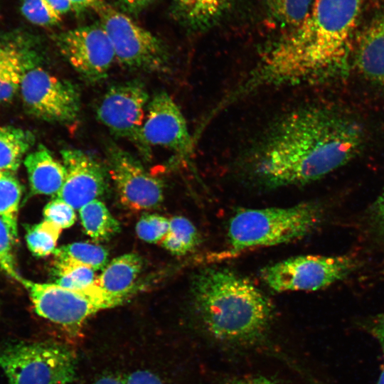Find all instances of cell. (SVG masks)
Segmentation results:
<instances>
[{"label":"cell","mask_w":384,"mask_h":384,"mask_svg":"<svg viewBox=\"0 0 384 384\" xmlns=\"http://www.w3.org/2000/svg\"><path fill=\"white\" fill-rule=\"evenodd\" d=\"M374 213L376 219L384 225V191L374 205Z\"/></svg>","instance_id":"cell-39"},{"label":"cell","mask_w":384,"mask_h":384,"mask_svg":"<svg viewBox=\"0 0 384 384\" xmlns=\"http://www.w3.org/2000/svg\"><path fill=\"white\" fill-rule=\"evenodd\" d=\"M55 42L65 60L85 81L96 83L107 78L115 55L100 23L60 33Z\"/></svg>","instance_id":"cell-12"},{"label":"cell","mask_w":384,"mask_h":384,"mask_svg":"<svg viewBox=\"0 0 384 384\" xmlns=\"http://www.w3.org/2000/svg\"><path fill=\"white\" fill-rule=\"evenodd\" d=\"M37 60V54L23 41H0V104L12 99Z\"/></svg>","instance_id":"cell-15"},{"label":"cell","mask_w":384,"mask_h":384,"mask_svg":"<svg viewBox=\"0 0 384 384\" xmlns=\"http://www.w3.org/2000/svg\"><path fill=\"white\" fill-rule=\"evenodd\" d=\"M22 189L13 173L0 171V217L18 238L17 220Z\"/></svg>","instance_id":"cell-24"},{"label":"cell","mask_w":384,"mask_h":384,"mask_svg":"<svg viewBox=\"0 0 384 384\" xmlns=\"http://www.w3.org/2000/svg\"><path fill=\"white\" fill-rule=\"evenodd\" d=\"M73 9L76 12H81L87 9L95 10L103 3V0H70Z\"/></svg>","instance_id":"cell-34"},{"label":"cell","mask_w":384,"mask_h":384,"mask_svg":"<svg viewBox=\"0 0 384 384\" xmlns=\"http://www.w3.org/2000/svg\"><path fill=\"white\" fill-rule=\"evenodd\" d=\"M79 214L85 232L95 240H109L120 230L118 221L98 199L81 207Z\"/></svg>","instance_id":"cell-21"},{"label":"cell","mask_w":384,"mask_h":384,"mask_svg":"<svg viewBox=\"0 0 384 384\" xmlns=\"http://www.w3.org/2000/svg\"><path fill=\"white\" fill-rule=\"evenodd\" d=\"M233 0H174V14L185 26L202 30L213 25Z\"/></svg>","instance_id":"cell-19"},{"label":"cell","mask_w":384,"mask_h":384,"mask_svg":"<svg viewBox=\"0 0 384 384\" xmlns=\"http://www.w3.org/2000/svg\"><path fill=\"white\" fill-rule=\"evenodd\" d=\"M23 163L33 194H58L65 181V167L44 145L39 144L26 156Z\"/></svg>","instance_id":"cell-17"},{"label":"cell","mask_w":384,"mask_h":384,"mask_svg":"<svg viewBox=\"0 0 384 384\" xmlns=\"http://www.w3.org/2000/svg\"><path fill=\"white\" fill-rule=\"evenodd\" d=\"M199 242L200 237L196 227L182 216H175L169 220V231L161 240L163 247L176 255L190 252Z\"/></svg>","instance_id":"cell-22"},{"label":"cell","mask_w":384,"mask_h":384,"mask_svg":"<svg viewBox=\"0 0 384 384\" xmlns=\"http://www.w3.org/2000/svg\"><path fill=\"white\" fill-rule=\"evenodd\" d=\"M193 295L203 326L220 341H254L272 320L268 298L247 278L226 268L200 271L193 279Z\"/></svg>","instance_id":"cell-3"},{"label":"cell","mask_w":384,"mask_h":384,"mask_svg":"<svg viewBox=\"0 0 384 384\" xmlns=\"http://www.w3.org/2000/svg\"><path fill=\"white\" fill-rule=\"evenodd\" d=\"M375 384H384V368L381 371Z\"/></svg>","instance_id":"cell-40"},{"label":"cell","mask_w":384,"mask_h":384,"mask_svg":"<svg viewBox=\"0 0 384 384\" xmlns=\"http://www.w3.org/2000/svg\"><path fill=\"white\" fill-rule=\"evenodd\" d=\"M371 332L378 339L384 356V314L378 316L373 322Z\"/></svg>","instance_id":"cell-33"},{"label":"cell","mask_w":384,"mask_h":384,"mask_svg":"<svg viewBox=\"0 0 384 384\" xmlns=\"http://www.w3.org/2000/svg\"><path fill=\"white\" fill-rule=\"evenodd\" d=\"M142 265V258L136 253L120 255L107 263L95 284L111 294H130Z\"/></svg>","instance_id":"cell-18"},{"label":"cell","mask_w":384,"mask_h":384,"mask_svg":"<svg viewBox=\"0 0 384 384\" xmlns=\"http://www.w3.org/2000/svg\"><path fill=\"white\" fill-rule=\"evenodd\" d=\"M362 0H314L305 19L265 51L229 100L260 88L314 82L342 74L348 65Z\"/></svg>","instance_id":"cell-2"},{"label":"cell","mask_w":384,"mask_h":384,"mask_svg":"<svg viewBox=\"0 0 384 384\" xmlns=\"http://www.w3.org/2000/svg\"><path fill=\"white\" fill-rule=\"evenodd\" d=\"M143 137L150 146H160L188 156L193 139L178 106L165 91L155 93L147 105Z\"/></svg>","instance_id":"cell-13"},{"label":"cell","mask_w":384,"mask_h":384,"mask_svg":"<svg viewBox=\"0 0 384 384\" xmlns=\"http://www.w3.org/2000/svg\"><path fill=\"white\" fill-rule=\"evenodd\" d=\"M36 313L76 335L83 323L97 312L122 304L130 294H114L95 282L82 289H69L55 283H38L22 278Z\"/></svg>","instance_id":"cell-5"},{"label":"cell","mask_w":384,"mask_h":384,"mask_svg":"<svg viewBox=\"0 0 384 384\" xmlns=\"http://www.w3.org/2000/svg\"><path fill=\"white\" fill-rule=\"evenodd\" d=\"M48 5L60 16L73 10L70 0H46Z\"/></svg>","instance_id":"cell-35"},{"label":"cell","mask_w":384,"mask_h":384,"mask_svg":"<svg viewBox=\"0 0 384 384\" xmlns=\"http://www.w3.org/2000/svg\"><path fill=\"white\" fill-rule=\"evenodd\" d=\"M107 172L120 201L130 209L148 210L164 198L161 180L149 174L132 154L112 142L106 144Z\"/></svg>","instance_id":"cell-11"},{"label":"cell","mask_w":384,"mask_h":384,"mask_svg":"<svg viewBox=\"0 0 384 384\" xmlns=\"http://www.w3.org/2000/svg\"><path fill=\"white\" fill-rule=\"evenodd\" d=\"M321 219L315 203L288 208L246 209L230 220L228 235L234 251L286 243L304 237Z\"/></svg>","instance_id":"cell-4"},{"label":"cell","mask_w":384,"mask_h":384,"mask_svg":"<svg viewBox=\"0 0 384 384\" xmlns=\"http://www.w3.org/2000/svg\"><path fill=\"white\" fill-rule=\"evenodd\" d=\"M77 356L67 346L50 341H19L0 350V368L9 384H70Z\"/></svg>","instance_id":"cell-6"},{"label":"cell","mask_w":384,"mask_h":384,"mask_svg":"<svg viewBox=\"0 0 384 384\" xmlns=\"http://www.w3.org/2000/svg\"><path fill=\"white\" fill-rule=\"evenodd\" d=\"M21 11L31 23L41 26H53L61 21L46 0H22Z\"/></svg>","instance_id":"cell-29"},{"label":"cell","mask_w":384,"mask_h":384,"mask_svg":"<svg viewBox=\"0 0 384 384\" xmlns=\"http://www.w3.org/2000/svg\"><path fill=\"white\" fill-rule=\"evenodd\" d=\"M16 241L11 229L0 217V269L11 278L21 282L23 277L18 272L14 252Z\"/></svg>","instance_id":"cell-28"},{"label":"cell","mask_w":384,"mask_h":384,"mask_svg":"<svg viewBox=\"0 0 384 384\" xmlns=\"http://www.w3.org/2000/svg\"><path fill=\"white\" fill-rule=\"evenodd\" d=\"M19 89L26 110L37 118L68 124L79 116L81 101L77 86L42 68L28 69Z\"/></svg>","instance_id":"cell-10"},{"label":"cell","mask_w":384,"mask_h":384,"mask_svg":"<svg viewBox=\"0 0 384 384\" xmlns=\"http://www.w3.org/2000/svg\"><path fill=\"white\" fill-rule=\"evenodd\" d=\"M93 269L71 261L57 260L54 265L55 284L69 289H82L95 282Z\"/></svg>","instance_id":"cell-27"},{"label":"cell","mask_w":384,"mask_h":384,"mask_svg":"<svg viewBox=\"0 0 384 384\" xmlns=\"http://www.w3.org/2000/svg\"><path fill=\"white\" fill-rule=\"evenodd\" d=\"M355 61L367 80L384 87V11L375 16L361 33Z\"/></svg>","instance_id":"cell-16"},{"label":"cell","mask_w":384,"mask_h":384,"mask_svg":"<svg viewBox=\"0 0 384 384\" xmlns=\"http://www.w3.org/2000/svg\"><path fill=\"white\" fill-rule=\"evenodd\" d=\"M169 228V220L156 215L147 214L140 218L136 225L138 237L147 242H158L166 236Z\"/></svg>","instance_id":"cell-30"},{"label":"cell","mask_w":384,"mask_h":384,"mask_svg":"<svg viewBox=\"0 0 384 384\" xmlns=\"http://www.w3.org/2000/svg\"><path fill=\"white\" fill-rule=\"evenodd\" d=\"M34 141L33 134L28 130L0 126V171L14 174Z\"/></svg>","instance_id":"cell-20"},{"label":"cell","mask_w":384,"mask_h":384,"mask_svg":"<svg viewBox=\"0 0 384 384\" xmlns=\"http://www.w3.org/2000/svg\"><path fill=\"white\" fill-rule=\"evenodd\" d=\"M270 16L287 30L301 23L309 14L314 0H265Z\"/></svg>","instance_id":"cell-25"},{"label":"cell","mask_w":384,"mask_h":384,"mask_svg":"<svg viewBox=\"0 0 384 384\" xmlns=\"http://www.w3.org/2000/svg\"><path fill=\"white\" fill-rule=\"evenodd\" d=\"M229 384H275L270 379L264 376L256 375L238 378L232 380Z\"/></svg>","instance_id":"cell-36"},{"label":"cell","mask_w":384,"mask_h":384,"mask_svg":"<svg viewBox=\"0 0 384 384\" xmlns=\"http://www.w3.org/2000/svg\"><path fill=\"white\" fill-rule=\"evenodd\" d=\"M62 229L43 220L27 229L26 240L30 251L37 257H46L55 252Z\"/></svg>","instance_id":"cell-26"},{"label":"cell","mask_w":384,"mask_h":384,"mask_svg":"<svg viewBox=\"0 0 384 384\" xmlns=\"http://www.w3.org/2000/svg\"><path fill=\"white\" fill-rule=\"evenodd\" d=\"M149 102L143 82L132 80L110 86L96 110L98 120L114 136L129 141L147 161L151 148L143 137V126Z\"/></svg>","instance_id":"cell-9"},{"label":"cell","mask_w":384,"mask_h":384,"mask_svg":"<svg viewBox=\"0 0 384 384\" xmlns=\"http://www.w3.org/2000/svg\"><path fill=\"white\" fill-rule=\"evenodd\" d=\"M124 384H166L157 375L146 370H137L124 378Z\"/></svg>","instance_id":"cell-32"},{"label":"cell","mask_w":384,"mask_h":384,"mask_svg":"<svg viewBox=\"0 0 384 384\" xmlns=\"http://www.w3.org/2000/svg\"><path fill=\"white\" fill-rule=\"evenodd\" d=\"M92 384H124V381L119 375L106 373L100 375Z\"/></svg>","instance_id":"cell-38"},{"label":"cell","mask_w":384,"mask_h":384,"mask_svg":"<svg viewBox=\"0 0 384 384\" xmlns=\"http://www.w3.org/2000/svg\"><path fill=\"white\" fill-rule=\"evenodd\" d=\"M361 124L324 107L295 109L277 118L254 143L245 161L269 188L315 181L350 161L361 151Z\"/></svg>","instance_id":"cell-1"},{"label":"cell","mask_w":384,"mask_h":384,"mask_svg":"<svg viewBox=\"0 0 384 384\" xmlns=\"http://www.w3.org/2000/svg\"><path fill=\"white\" fill-rule=\"evenodd\" d=\"M95 11L122 65L145 72H161L167 68V50L152 33L104 2Z\"/></svg>","instance_id":"cell-7"},{"label":"cell","mask_w":384,"mask_h":384,"mask_svg":"<svg viewBox=\"0 0 384 384\" xmlns=\"http://www.w3.org/2000/svg\"><path fill=\"white\" fill-rule=\"evenodd\" d=\"M65 167V181L56 197L80 209L103 195L107 188V169L94 156L82 150L60 151Z\"/></svg>","instance_id":"cell-14"},{"label":"cell","mask_w":384,"mask_h":384,"mask_svg":"<svg viewBox=\"0 0 384 384\" xmlns=\"http://www.w3.org/2000/svg\"><path fill=\"white\" fill-rule=\"evenodd\" d=\"M122 6L130 11H139L154 0H118Z\"/></svg>","instance_id":"cell-37"},{"label":"cell","mask_w":384,"mask_h":384,"mask_svg":"<svg viewBox=\"0 0 384 384\" xmlns=\"http://www.w3.org/2000/svg\"><path fill=\"white\" fill-rule=\"evenodd\" d=\"M57 260H67L87 266L94 270H103L108 263V252L102 246L85 242H73L56 248Z\"/></svg>","instance_id":"cell-23"},{"label":"cell","mask_w":384,"mask_h":384,"mask_svg":"<svg viewBox=\"0 0 384 384\" xmlns=\"http://www.w3.org/2000/svg\"><path fill=\"white\" fill-rule=\"evenodd\" d=\"M75 208L65 201L55 198L43 209L44 220L62 230L72 226L76 219Z\"/></svg>","instance_id":"cell-31"},{"label":"cell","mask_w":384,"mask_h":384,"mask_svg":"<svg viewBox=\"0 0 384 384\" xmlns=\"http://www.w3.org/2000/svg\"><path fill=\"white\" fill-rule=\"evenodd\" d=\"M356 267L355 259L348 255H301L264 267L260 276L277 292L316 291L343 279Z\"/></svg>","instance_id":"cell-8"}]
</instances>
